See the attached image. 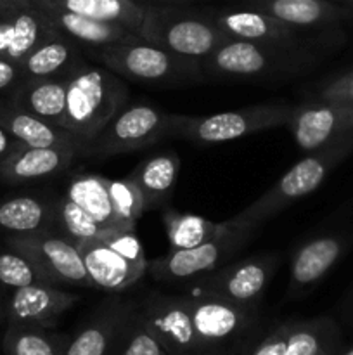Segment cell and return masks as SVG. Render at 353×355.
Instances as JSON below:
<instances>
[{"label":"cell","instance_id":"6da1fadb","mask_svg":"<svg viewBox=\"0 0 353 355\" xmlns=\"http://www.w3.org/2000/svg\"><path fill=\"white\" fill-rule=\"evenodd\" d=\"M127 99L128 87L121 76L83 59L69 75L62 127L83 149L123 110Z\"/></svg>","mask_w":353,"mask_h":355},{"label":"cell","instance_id":"7a4b0ae2","mask_svg":"<svg viewBox=\"0 0 353 355\" xmlns=\"http://www.w3.org/2000/svg\"><path fill=\"white\" fill-rule=\"evenodd\" d=\"M97 64L123 80L154 87L189 85L204 80L201 62L182 58L144 40L83 49Z\"/></svg>","mask_w":353,"mask_h":355},{"label":"cell","instance_id":"3957f363","mask_svg":"<svg viewBox=\"0 0 353 355\" xmlns=\"http://www.w3.org/2000/svg\"><path fill=\"white\" fill-rule=\"evenodd\" d=\"M353 153V135L341 139L334 144L318 151L308 153L305 158L294 163L272 187L265 191L258 200L235 215L239 224L260 227L263 222L280 214L301 198L315 193L329 173Z\"/></svg>","mask_w":353,"mask_h":355},{"label":"cell","instance_id":"277c9868","mask_svg":"<svg viewBox=\"0 0 353 355\" xmlns=\"http://www.w3.org/2000/svg\"><path fill=\"white\" fill-rule=\"evenodd\" d=\"M138 37L199 62L228 40L203 10L185 6H145Z\"/></svg>","mask_w":353,"mask_h":355},{"label":"cell","instance_id":"5b68a950","mask_svg":"<svg viewBox=\"0 0 353 355\" xmlns=\"http://www.w3.org/2000/svg\"><path fill=\"white\" fill-rule=\"evenodd\" d=\"M311 62L310 52L300 47L255 44V42L228 38L203 62L204 76L232 82L270 80L294 75Z\"/></svg>","mask_w":353,"mask_h":355},{"label":"cell","instance_id":"8992f818","mask_svg":"<svg viewBox=\"0 0 353 355\" xmlns=\"http://www.w3.org/2000/svg\"><path fill=\"white\" fill-rule=\"evenodd\" d=\"M185 114H172L149 104L123 107L85 148L82 155L92 158L134 153L176 137Z\"/></svg>","mask_w":353,"mask_h":355},{"label":"cell","instance_id":"52a82bcc","mask_svg":"<svg viewBox=\"0 0 353 355\" xmlns=\"http://www.w3.org/2000/svg\"><path fill=\"white\" fill-rule=\"evenodd\" d=\"M255 225L239 224L234 217L227 227L210 241L187 250H170L166 255L147 262V272L161 283H189L230 262L256 234Z\"/></svg>","mask_w":353,"mask_h":355},{"label":"cell","instance_id":"ba28073f","mask_svg":"<svg viewBox=\"0 0 353 355\" xmlns=\"http://www.w3.org/2000/svg\"><path fill=\"white\" fill-rule=\"evenodd\" d=\"M293 106L286 103H265L210 116L183 118L176 139L196 144H224L246 135L286 125Z\"/></svg>","mask_w":353,"mask_h":355},{"label":"cell","instance_id":"9c48e42d","mask_svg":"<svg viewBox=\"0 0 353 355\" xmlns=\"http://www.w3.org/2000/svg\"><path fill=\"white\" fill-rule=\"evenodd\" d=\"M277 266L279 255L275 253H258L242 260H230L190 281V293L213 295L237 305L258 309Z\"/></svg>","mask_w":353,"mask_h":355},{"label":"cell","instance_id":"30bf717a","mask_svg":"<svg viewBox=\"0 0 353 355\" xmlns=\"http://www.w3.org/2000/svg\"><path fill=\"white\" fill-rule=\"evenodd\" d=\"M6 245L26 253L48 283L76 288H92L83 257L76 243L66 238L57 229L31 232V234L3 236Z\"/></svg>","mask_w":353,"mask_h":355},{"label":"cell","instance_id":"8fae6325","mask_svg":"<svg viewBox=\"0 0 353 355\" xmlns=\"http://www.w3.org/2000/svg\"><path fill=\"white\" fill-rule=\"evenodd\" d=\"M286 125L298 148L308 155L353 135V106L311 99L293 106Z\"/></svg>","mask_w":353,"mask_h":355},{"label":"cell","instance_id":"7c38bea8","mask_svg":"<svg viewBox=\"0 0 353 355\" xmlns=\"http://www.w3.org/2000/svg\"><path fill=\"white\" fill-rule=\"evenodd\" d=\"M137 304L113 297L104 300L85 322L68 336L64 355H113Z\"/></svg>","mask_w":353,"mask_h":355},{"label":"cell","instance_id":"4fadbf2b","mask_svg":"<svg viewBox=\"0 0 353 355\" xmlns=\"http://www.w3.org/2000/svg\"><path fill=\"white\" fill-rule=\"evenodd\" d=\"M78 302V295L61 290L57 284L37 283L17 288L6 302V326L52 328Z\"/></svg>","mask_w":353,"mask_h":355},{"label":"cell","instance_id":"5bb4252c","mask_svg":"<svg viewBox=\"0 0 353 355\" xmlns=\"http://www.w3.org/2000/svg\"><path fill=\"white\" fill-rule=\"evenodd\" d=\"M352 245L350 232H327L303 243L291 260L289 297H303L339 262Z\"/></svg>","mask_w":353,"mask_h":355},{"label":"cell","instance_id":"9a60e30c","mask_svg":"<svg viewBox=\"0 0 353 355\" xmlns=\"http://www.w3.org/2000/svg\"><path fill=\"white\" fill-rule=\"evenodd\" d=\"M228 38L255 44L300 47L296 28L258 9H201Z\"/></svg>","mask_w":353,"mask_h":355},{"label":"cell","instance_id":"2e32d148","mask_svg":"<svg viewBox=\"0 0 353 355\" xmlns=\"http://www.w3.org/2000/svg\"><path fill=\"white\" fill-rule=\"evenodd\" d=\"M54 30L33 0L0 3V58L19 62Z\"/></svg>","mask_w":353,"mask_h":355},{"label":"cell","instance_id":"e0dca14e","mask_svg":"<svg viewBox=\"0 0 353 355\" xmlns=\"http://www.w3.org/2000/svg\"><path fill=\"white\" fill-rule=\"evenodd\" d=\"M76 246L83 257L92 288L96 290L113 295L121 293L134 286L147 272V263H138L125 257L116 248L107 245L102 236L85 239Z\"/></svg>","mask_w":353,"mask_h":355},{"label":"cell","instance_id":"ac0fdd59","mask_svg":"<svg viewBox=\"0 0 353 355\" xmlns=\"http://www.w3.org/2000/svg\"><path fill=\"white\" fill-rule=\"evenodd\" d=\"M78 155H82V151L73 146H21L16 153L0 163V180L16 186L54 177L64 172Z\"/></svg>","mask_w":353,"mask_h":355},{"label":"cell","instance_id":"d6986e66","mask_svg":"<svg viewBox=\"0 0 353 355\" xmlns=\"http://www.w3.org/2000/svg\"><path fill=\"white\" fill-rule=\"evenodd\" d=\"M45 14L55 30L64 33L83 49L90 47H104V45L113 44H128V42L142 40L138 35L120 24L104 23V21L92 19V17L80 16V14L69 12V10L57 9L42 0H33Z\"/></svg>","mask_w":353,"mask_h":355},{"label":"cell","instance_id":"ffe728a7","mask_svg":"<svg viewBox=\"0 0 353 355\" xmlns=\"http://www.w3.org/2000/svg\"><path fill=\"white\" fill-rule=\"evenodd\" d=\"M246 7L258 9L280 23L296 28H320L352 16L348 7L332 0H242Z\"/></svg>","mask_w":353,"mask_h":355},{"label":"cell","instance_id":"44dd1931","mask_svg":"<svg viewBox=\"0 0 353 355\" xmlns=\"http://www.w3.org/2000/svg\"><path fill=\"white\" fill-rule=\"evenodd\" d=\"M69 75L71 73L51 78L23 80L16 89L10 90L6 101L42 120L62 127Z\"/></svg>","mask_w":353,"mask_h":355},{"label":"cell","instance_id":"7402d4cb","mask_svg":"<svg viewBox=\"0 0 353 355\" xmlns=\"http://www.w3.org/2000/svg\"><path fill=\"white\" fill-rule=\"evenodd\" d=\"M82 61L80 45L59 30H54L21 59L19 66L23 80H37L68 75Z\"/></svg>","mask_w":353,"mask_h":355},{"label":"cell","instance_id":"603a6c76","mask_svg":"<svg viewBox=\"0 0 353 355\" xmlns=\"http://www.w3.org/2000/svg\"><path fill=\"white\" fill-rule=\"evenodd\" d=\"M0 125L24 146L51 148V146H73L82 151L78 139L59 125L45 121L28 111L12 106L7 101L0 103Z\"/></svg>","mask_w":353,"mask_h":355},{"label":"cell","instance_id":"cb8c5ba5","mask_svg":"<svg viewBox=\"0 0 353 355\" xmlns=\"http://www.w3.org/2000/svg\"><path fill=\"white\" fill-rule=\"evenodd\" d=\"M180 172V158L175 153H163L138 163L128 179L134 180L144 201V210L165 207L172 198Z\"/></svg>","mask_w":353,"mask_h":355},{"label":"cell","instance_id":"d4e9b609","mask_svg":"<svg viewBox=\"0 0 353 355\" xmlns=\"http://www.w3.org/2000/svg\"><path fill=\"white\" fill-rule=\"evenodd\" d=\"M54 201L37 194L0 200V234H31L55 227Z\"/></svg>","mask_w":353,"mask_h":355},{"label":"cell","instance_id":"484cf974","mask_svg":"<svg viewBox=\"0 0 353 355\" xmlns=\"http://www.w3.org/2000/svg\"><path fill=\"white\" fill-rule=\"evenodd\" d=\"M57 9L69 10L80 16L92 17L104 23L120 24L138 35L145 6L135 0H42Z\"/></svg>","mask_w":353,"mask_h":355},{"label":"cell","instance_id":"4316f807","mask_svg":"<svg viewBox=\"0 0 353 355\" xmlns=\"http://www.w3.org/2000/svg\"><path fill=\"white\" fill-rule=\"evenodd\" d=\"M339 345V329L329 318L291 321L284 355H332Z\"/></svg>","mask_w":353,"mask_h":355},{"label":"cell","instance_id":"83f0119b","mask_svg":"<svg viewBox=\"0 0 353 355\" xmlns=\"http://www.w3.org/2000/svg\"><path fill=\"white\" fill-rule=\"evenodd\" d=\"M64 196L75 201L82 210L107 229H125L114 217L113 205L107 193L104 175L99 173H80L69 180Z\"/></svg>","mask_w":353,"mask_h":355},{"label":"cell","instance_id":"f1b7e54d","mask_svg":"<svg viewBox=\"0 0 353 355\" xmlns=\"http://www.w3.org/2000/svg\"><path fill=\"white\" fill-rule=\"evenodd\" d=\"M163 225L172 250H187L203 245L220 234L227 227V220L211 222L201 215L182 214L173 208H166L163 214Z\"/></svg>","mask_w":353,"mask_h":355},{"label":"cell","instance_id":"f546056e","mask_svg":"<svg viewBox=\"0 0 353 355\" xmlns=\"http://www.w3.org/2000/svg\"><path fill=\"white\" fill-rule=\"evenodd\" d=\"M68 336L40 326H6L2 347L6 355H64Z\"/></svg>","mask_w":353,"mask_h":355},{"label":"cell","instance_id":"4dcf8cb0","mask_svg":"<svg viewBox=\"0 0 353 355\" xmlns=\"http://www.w3.org/2000/svg\"><path fill=\"white\" fill-rule=\"evenodd\" d=\"M55 208V229L59 232L71 239L73 243H82L85 239L100 238V236L107 234L113 229L104 227L102 224L90 217L85 210L78 207L75 201L69 200L68 196L55 198L54 201Z\"/></svg>","mask_w":353,"mask_h":355},{"label":"cell","instance_id":"1f68e13d","mask_svg":"<svg viewBox=\"0 0 353 355\" xmlns=\"http://www.w3.org/2000/svg\"><path fill=\"white\" fill-rule=\"evenodd\" d=\"M104 182H106L118 224L125 229L137 227V222L141 220L142 214L145 210L142 194L134 184V180L128 179V177H125V179H107V177H104Z\"/></svg>","mask_w":353,"mask_h":355},{"label":"cell","instance_id":"d6a6232c","mask_svg":"<svg viewBox=\"0 0 353 355\" xmlns=\"http://www.w3.org/2000/svg\"><path fill=\"white\" fill-rule=\"evenodd\" d=\"M37 283H48V279L26 253L9 245L0 250V284L3 288L14 291Z\"/></svg>","mask_w":353,"mask_h":355},{"label":"cell","instance_id":"836d02e7","mask_svg":"<svg viewBox=\"0 0 353 355\" xmlns=\"http://www.w3.org/2000/svg\"><path fill=\"white\" fill-rule=\"evenodd\" d=\"M113 355H168L138 312V304L128 319L125 331Z\"/></svg>","mask_w":353,"mask_h":355},{"label":"cell","instance_id":"e575fe53","mask_svg":"<svg viewBox=\"0 0 353 355\" xmlns=\"http://www.w3.org/2000/svg\"><path fill=\"white\" fill-rule=\"evenodd\" d=\"M314 99L331 101V103H341L353 106V69L345 75L334 76L318 87Z\"/></svg>","mask_w":353,"mask_h":355},{"label":"cell","instance_id":"d590c367","mask_svg":"<svg viewBox=\"0 0 353 355\" xmlns=\"http://www.w3.org/2000/svg\"><path fill=\"white\" fill-rule=\"evenodd\" d=\"M291 321L280 322L266 336H263L255 347L248 349L246 355H284L289 335Z\"/></svg>","mask_w":353,"mask_h":355},{"label":"cell","instance_id":"8d00e7d4","mask_svg":"<svg viewBox=\"0 0 353 355\" xmlns=\"http://www.w3.org/2000/svg\"><path fill=\"white\" fill-rule=\"evenodd\" d=\"M21 82H23V73H21L19 62L0 58V94H9Z\"/></svg>","mask_w":353,"mask_h":355},{"label":"cell","instance_id":"74e56055","mask_svg":"<svg viewBox=\"0 0 353 355\" xmlns=\"http://www.w3.org/2000/svg\"><path fill=\"white\" fill-rule=\"evenodd\" d=\"M21 146L24 144H21L17 139H14L12 135L0 125V163H2L3 159L9 158L12 153H16Z\"/></svg>","mask_w":353,"mask_h":355},{"label":"cell","instance_id":"f35d334b","mask_svg":"<svg viewBox=\"0 0 353 355\" xmlns=\"http://www.w3.org/2000/svg\"><path fill=\"white\" fill-rule=\"evenodd\" d=\"M246 352H248L246 345H241V347H234V349L208 350V352H199V354H192V355H246Z\"/></svg>","mask_w":353,"mask_h":355},{"label":"cell","instance_id":"ab89813d","mask_svg":"<svg viewBox=\"0 0 353 355\" xmlns=\"http://www.w3.org/2000/svg\"><path fill=\"white\" fill-rule=\"evenodd\" d=\"M135 2H145V6H185L196 0H135Z\"/></svg>","mask_w":353,"mask_h":355},{"label":"cell","instance_id":"60d3db41","mask_svg":"<svg viewBox=\"0 0 353 355\" xmlns=\"http://www.w3.org/2000/svg\"><path fill=\"white\" fill-rule=\"evenodd\" d=\"M6 322V302H2V298H0V326Z\"/></svg>","mask_w":353,"mask_h":355},{"label":"cell","instance_id":"b9f144b4","mask_svg":"<svg viewBox=\"0 0 353 355\" xmlns=\"http://www.w3.org/2000/svg\"><path fill=\"white\" fill-rule=\"evenodd\" d=\"M14 2H28V0H0V3H14Z\"/></svg>","mask_w":353,"mask_h":355},{"label":"cell","instance_id":"7bdbcfd3","mask_svg":"<svg viewBox=\"0 0 353 355\" xmlns=\"http://www.w3.org/2000/svg\"><path fill=\"white\" fill-rule=\"evenodd\" d=\"M345 355H353V347H352V349H350V350H348V352H346Z\"/></svg>","mask_w":353,"mask_h":355},{"label":"cell","instance_id":"ee69618b","mask_svg":"<svg viewBox=\"0 0 353 355\" xmlns=\"http://www.w3.org/2000/svg\"><path fill=\"white\" fill-rule=\"evenodd\" d=\"M332 2H338V0H332Z\"/></svg>","mask_w":353,"mask_h":355},{"label":"cell","instance_id":"f6af8a7d","mask_svg":"<svg viewBox=\"0 0 353 355\" xmlns=\"http://www.w3.org/2000/svg\"><path fill=\"white\" fill-rule=\"evenodd\" d=\"M350 2H353V0H350Z\"/></svg>","mask_w":353,"mask_h":355}]
</instances>
